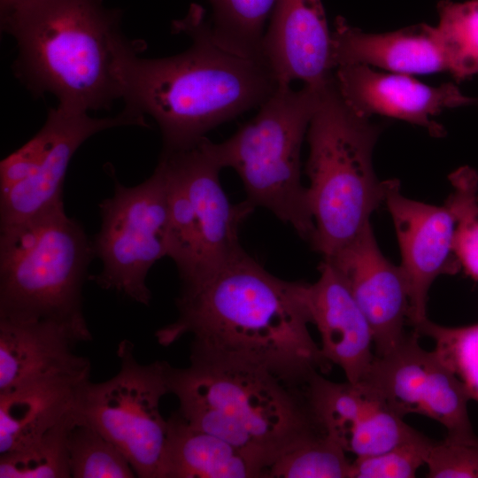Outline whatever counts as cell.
Listing matches in <instances>:
<instances>
[{"mask_svg": "<svg viewBox=\"0 0 478 478\" xmlns=\"http://www.w3.org/2000/svg\"><path fill=\"white\" fill-rule=\"evenodd\" d=\"M305 286L273 275L243 251L181 286L178 318L156 339L168 347L189 334L190 356L251 366L304 388L333 366L310 334Z\"/></svg>", "mask_w": 478, "mask_h": 478, "instance_id": "1", "label": "cell"}, {"mask_svg": "<svg viewBox=\"0 0 478 478\" xmlns=\"http://www.w3.org/2000/svg\"><path fill=\"white\" fill-rule=\"evenodd\" d=\"M173 27L190 38L185 51L143 58V44L129 40L118 60L124 109L156 121L162 150L198 143L219 125L258 108L278 88L265 58L238 54L216 39L200 5L191 4Z\"/></svg>", "mask_w": 478, "mask_h": 478, "instance_id": "2", "label": "cell"}, {"mask_svg": "<svg viewBox=\"0 0 478 478\" xmlns=\"http://www.w3.org/2000/svg\"><path fill=\"white\" fill-rule=\"evenodd\" d=\"M0 17L16 42L15 75L34 96L84 112L121 99L118 60L128 39L118 9L104 0H27Z\"/></svg>", "mask_w": 478, "mask_h": 478, "instance_id": "3", "label": "cell"}, {"mask_svg": "<svg viewBox=\"0 0 478 478\" xmlns=\"http://www.w3.org/2000/svg\"><path fill=\"white\" fill-rule=\"evenodd\" d=\"M189 359L187 367L169 366V390L179 400L177 412L192 427L238 448L266 478L274 462L296 443L325 432L305 387L248 366Z\"/></svg>", "mask_w": 478, "mask_h": 478, "instance_id": "4", "label": "cell"}, {"mask_svg": "<svg viewBox=\"0 0 478 478\" xmlns=\"http://www.w3.org/2000/svg\"><path fill=\"white\" fill-rule=\"evenodd\" d=\"M381 125L351 110L333 80L320 89L307 130V196L314 222L312 248L331 257L370 222L384 204L387 181H379L373 150Z\"/></svg>", "mask_w": 478, "mask_h": 478, "instance_id": "5", "label": "cell"}, {"mask_svg": "<svg viewBox=\"0 0 478 478\" xmlns=\"http://www.w3.org/2000/svg\"><path fill=\"white\" fill-rule=\"evenodd\" d=\"M0 227V317L52 321L90 341L82 288L93 242L63 201Z\"/></svg>", "mask_w": 478, "mask_h": 478, "instance_id": "6", "label": "cell"}, {"mask_svg": "<svg viewBox=\"0 0 478 478\" xmlns=\"http://www.w3.org/2000/svg\"><path fill=\"white\" fill-rule=\"evenodd\" d=\"M320 89L278 87L257 114L221 143L207 147L222 168L239 175L251 204L271 211L311 243L314 222L301 182V149Z\"/></svg>", "mask_w": 478, "mask_h": 478, "instance_id": "7", "label": "cell"}, {"mask_svg": "<svg viewBox=\"0 0 478 478\" xmlns=\"http://www.w3.org/2000/svg\"><path fill=\"white\" fill-rule=\"evenodd\" d=\"M158 166L167 197L168 257L181 286L189 285L243 251L239 230L255 206L248 200L229 201L206 137L184 149L162 150Z\"/></svg>", "mask_w": 478, "mask_h": 478, "instance_id": "8", "label": "cell"}, {"mask_svg": "<svg viewBox=\"0 0 478 478\" xmlns=\"http://www.w3.org/2000/svg\"><path fill=\"white\" fill-rule=\"evenodd\" d=\"M135 345L122 340L117 350L120 367L107 381L82 386L79 414L127 457L136 476L163 478L167 420L161 398L170 393L166 361L141 364Z\"/></svg>", "mask_w": 478, "mask_h": 478, "instance_id": "9", "label": "cell"}, {"mask_svg": "<svg viewBox=\"0 0 478 478\" xmlns=\"http://www.w3.org/2000/svg\"><path fill=\"white\" fill-rule=\"evenodd\" d=\"M99 209L101 227L92 242L102 271L94 280L102 289L148 305V273L169 251L167 197L160 167L134 187L114 178L113 196Z\"/></svg>", "mask_w": 478, "mask_h": 478, "instance_id": "10", "label": "cell"}, {"mask_svg": "<svg viewBox=\"0 0 478 478\" xmlns=\"http://www.w3.org/2000/svg\"><path fill=\"white\" fill-rule=\"evenodd\" d=\"M449 178L453 191L442 206L407 198L397 180H387L384 204L400 248V267L409 293L408 323L414 329L428 319V293L433 281L461 268L454 251L455 232L466 200L478 189V173L464 166Z\"/></svg>", "mask_w": 478, "mask_h": 478, "instance_id": "11", "label": "cell"}, {"mask_svg": "<svg viewBox=\"0 0 478 478\" xmlns=\"http://www.w3.org/2000/svg\"><path fill=\"white\" fill-rule=\"evenodd\" d=\"M418 337L413 331L389 352L375 355L358 382L372 389L402 418L408 413L425 415L441 423L448 437L478 440L469 420L470 397L464 385L435 351L420 347Z\"/></svg>", "mask_w": 478, "mask_h": 478, "instance_id": "12", "label": "cell"}, {"mask_svg": "<svg viewBox=\"0 0 478 478\" xmlns=\"http://www.w3.org/2000/svg\"><path fill=\"white\" fill-rule=\"evenodd\" d=\"M123 126L146 127L145 118L126 109L118 115L93 118L89 112L57 107L33 136L37 160L29 176L0 192V226L24 220L42 209L63 201V184L78 148L92 135Z\"/></svg>", "mask_w": 478, "mask_h": 478, "instance_id": "13", "label": "cell"}, {"mask_svg": "<svg viewBox=\"0 0 478 478\" xmlns=\"http://www.w3.org/2000/svg\"><path fill=\"white\" fill-rule=\"evenodd\" d=\"M328 261L343 276L367 319L375 355L395 349L406 336L409 293L405 274L381 251L370 222Z\"/></svg>", "mask_w": 478, "mask_h": 478, "instance_id": "14", "label": "cell"}, {"mask_svg": "<svg viewBox=\"0 0 478 478\" xmlns=\"http://www.w3.org/2000/svg\"><path fill=\"white\" fill-rule=\"evenodd\" d=\"M335 87L346 104L359 115H381L426 128L435 137L445 130L433 117L447 108L462 107L465 95L452 83L426 85L409 74L383 73L360 64L334 71Z\"/></svg>", "mask_w": 478, "mask_h": 478, "instance_id": "15", "label": "cell"}, {"mask_svg": "<svg viewBox=\"0 0 478 478\" xmlns=\"http://www.w3.org/2000/svg\"><path fill=\"white\" fill-rule=\"evenodd\" d=\"M278 87L321 89L334 78L331 32L321 0H276L262 45Z\"/></svg>", "mask_w": 478, "mask_h": 478, "instance_id": "16", "label": "cell"}, {"mask_svg": "<svg viewBox=\"0 0 478 478\" xmlns=\"http://www.w3.org/2000/svg\"><path fill=\"white\" fill-rule=\"evenodd\" d=\"M319 271L317 281L305 286L312 324L320 332L325 358L342 368L346 381L358 382L375 356L370 324L338 271L325 259Z\"/></svg>", "mask_w": 478, "mask_h": 478, "instance_id": "17", "label": "cell"}, {"mask_svg": "<svg viewBox=\"0 0 478 478\" xmlns=\"http://www.w3.org/2000/svg\"><path fill=\"white\" fill-rule=\"evenodd\" d=\"M80 342L64 326L0 317V392L53 376H90L89 358L74 353Z\"/></svg>", "mask_w": 478, "mask_h": 478, "instance_id": "18", "label": "cell"}, {"mask_svg": "<svg viewBox=\"0 0 478 478\" xmlns=\"http://www.w3.org/2000/svg\"><path fill=\"white\" fill-rule=\"evenodd\" d=\"M331 54L335 69L360 64L409 75L447 71L436 27L427 24L371 34L337 17L331 32Z\"/></svg>", "mask_w": 478, "mask_h": 478, "instance_id": "19", "label": "cell"}, {"mask_svg": "<svg viewBox=\"0 0 478 478\" xmlns=\"http://www.w3.org/2000/svg\"><path fill=\"white\" fill-rule=\"evenodd\" d=\"M90 376H53L0 392V454L25 448L77 405Z\"/></svg>", "mask_w": 478, "mask_h": 478, "instance_id": "20", "label": "cell"}, {"mask_svg": "<svg viewBox=\"0 0 478 478\" xmlns=\"http://www.w3.org/2000/svg\"><path fill=\"white\" fill-rule=\"evenodd\" d=\"M163 478H266L228 442L189 425L176 411L167 419Z\"/></svg>", "mask_w": 478, "mask_h": 478, "instance_id": "21", "label": "cell"}, {"mask_svg": "<svg viewBox=\"0 0 478 478\" xmlns=\"http://www.w3.org/2000/svg\"><path fill=\"white\" fill-rule=\"evenodd\" d=\"M208 1V19L216 39L238 54L265 58L263 39L276 0Z\"/></svg>", "mask_w": 478, "mask_h": 478, "instance_id": "22", "label": "cell"}, {"mask_svg": "<svg viewBox=\"0 0 478 478\" xmlns=\"http://www.w3.org/2000/svg\"><path fill=\"white\" fill-rule=\"evenodd\" d=\"M436 33L447 71L458 81L478 74V0H442Z\"/></svg>", "mask_w": 478, "mask_h": 478, "instance_id": "23", "label": "cell"}, {"mask_svg": "<svg viewBox=\"0 0 478 478\" xmlns=\"http://www.w3.org/2000/svg\"><path fill=\"white\" fill-rule=\"evenodd\" d=\"M76 417L75 407L32 444L0 454V478H71L68 438Z\"/></svg>", "mask_w": 478, "mask_h": 478, "instance_id": "24", "label": "cell"}, {"mask_svg": "<svg viewBox=\"0 0 478 478\" xmlns=\"http://www.w3.org/2000/svg\"><path fill=\"white\" fill-rule=\"evenodd\" d=\"M346 451L325 432L312 434L282 453L268 478H351Z\"/></svg>", "mask_w": 478, "mask_h": 478, "instance_id": "25", "label": "cell"}, {"mask_svg": "<svg viewBox=\"0 0 478 478\" xmlns=\"http://www.w3.org/2000/svg\"><path fill=\"white\" fill-rule=\"evenodd\" d=\"M77 411V406H76ZM72 478H134L123 452L78 412L68 438Z\"/></svg>", "mask_w": 478, "mask_h": 478, "instance_id": "26", "label": "cell"}, {"mask_svg": "<svg viewBox=\"0 0 478 478\" xmlns=\"http://www.w3.org/2000/svg\"><path fill=\"white\" fill-rule=\"evenodd\" d=\"M414 331L435 342L439 358L462 382L470 399L478 402V323L451 328L427 319Z\"/></svg>", "mask_w": 478, "mask_h": 478, "instance_id": "27", "label": "cell"}, {"mask_svg": "<svg viewBox=\"0 0 478 478\" xmlns=\"http://www.w3.org/2000/svg\"><path fill=\"white\" fill-rule=\"evenodd\" d=\"M433 440L418 432L394 448L373 456L357 457L351 478H412L426 464Z\"/></svg>", "mask_w": 478, "mask_h": 478, "instance_id": "28", "label": "cell"}, {"mask_svg": "<svg viewBox=\"0 0 478 478\" xmlns=\"http://www.w3.org/2000/svg\"><path fill=\"white\" fill-rule=\"evenodd\" d=\"M429 478H478V440L446 436L433 442L426 459Z\"/></svg>", "mask_w": 478, "mask_h": 478, "instance_id": "29", "label": "cell"}, {"mask_svg": "<svg viewBox=\"0 0 478 478\" xmlns=\"http://www.w3.org/2000/svg\"><path fill=\"white\" fill-rule=\"evenodd\" d=\"M454 251L466 274L478 281V191L468 197L459 219Z\"/></svg>", "mask_w": 478, "mask_h": 478, "instance_id": "30", "label": "cell"}, {"mask_svg": "<svg viewBox=\"0 0 478 478\" xmlns=\"http://www.w3.org/2000/svg\"><path fill=\"white\" fill-rule=\"evenodd\" d=\"M27 0H0V12H5Z\"/></svg>", "mask_w": 478, "mask_h": 478, "instance_id": "31", "label": "cell"}, {"mask_svg": "<svg viewBox=\"0 0 478 478\" xmlns=\"http://www.w3.org/2000/svg\"><path fill=\"white\" fill-rule=\"evenodd\" d=\"M462 106H474L478 108V96L472 97L465 96Z\"/></svg>", "mask_w": 478, "mask_h": 478, "instance_id": "32", "label": "cell"}]
</instances>
